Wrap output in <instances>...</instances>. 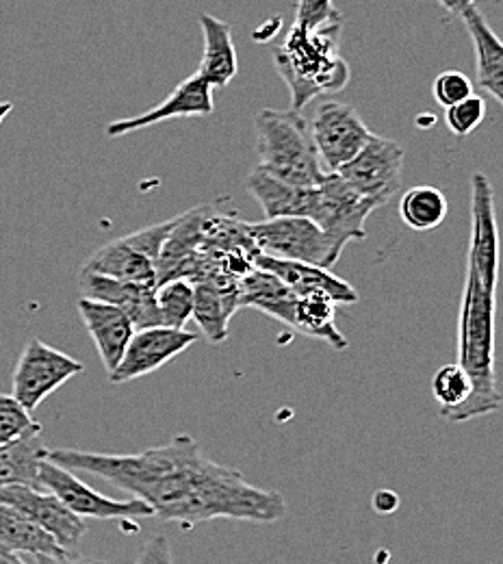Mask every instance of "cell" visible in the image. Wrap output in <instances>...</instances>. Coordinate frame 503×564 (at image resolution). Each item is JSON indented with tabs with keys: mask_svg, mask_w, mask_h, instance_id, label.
<instances>
[{
	"mask_svg": "<svg viewBox=\"0 0 503 564\" xmlns=\"http://www.w3.org/2000/svg\"><path fill=\"white\" fill-rule=\"evenodd\" d=\"M46 458L135 495L154 510V517L178 523L185 532L214 519L274 523L287 512L283 495L263 491L241 471L217 465L189 434L140 454L48 449Z\"/></svg>",
	"mask_w": 503,
	"mask_h": 564,
	"instance_id": "6da1fadb",
	"label": "cell"
},
{
	"mask_svg": "<svg viewBox=\"0 0 503 564\" xmlns=\"http://www.w3.org/2000/svg\"><path fill=\"white\" fill-rule=\"evenodd\" d=\"M495 291L467 265L458 319V365L471 380V398L447 422L462 423L491 415L503 404L495 378Z\"/></svg>",
	"mask_w": 503,
	"mask_h": 564,
	"instance_id": "7a4b0ae2",
	"label": "cell"
},
{
	"mask_svg": "<svg viewBox=\"0 0 503 564\" xmlns=\"http://www.w3.org/2000/svg\"><path fill=\"white\" fill-rule=\"evenodd\" d=\"M341 26L308 31L293 24L274 48L276 70L291 91V109L302 111L313 98L341 91L350 83V68L339 51Z\"/></svg>",
	"mask_w": 503,
	"mask_h": 564,
	"instance_id": "3957f363",
	"label": "cell"
},
{
	"mask_svg": "<svg viewBox=\"0 0 503 564\" xmlns=\"http://www.w3.org/2000/svg\"><path fill=\"white\" fill-rule=\"evenodd\" d=\"M256 152L263 172L297 187H319L328 172L321 165L317 148L302 111L263 109L254 118Z\"/></svg>",
	"mask_w": 503,
	"mask_h": 564,
	"instance_id": "277c9868",
	"label": "cell"
},
{
	"mask_svg": "<svg viewBox=\"0 0 503 564\" xmlns=\"http://www.w3.org/2000/svg\"><path fill=\"white\" fill-rule=\"evenodd\" d=\"M174 221L176 217L145 226L142 230L105 243L85 261L80 272L156 286L158 254L167 235L174 228Z\"/></svg>",
	"mask_w": 503,
	"mask_h": 564,
	"instance_id": "5b68a950",
	"label": "cell"
},
{
	"mask_svg": "<svg viewBox=\"0 0 503 564\" xmlns=\"http://www.w3.org/2000/svg\"><path fill=\"white\" fill-rule=\"evenodd\" d=\"M259 254L332 268L339 254L326 232L308 217H274L248 224Z\"/></svg>",
	"mask_w": 503,
	"mask_h": 564,
	"instance_id": "8992f818",
	"label": "cell"
},
{
	"mask_svg": "<svg viewBox=\"0 0 503 564\" xmlns=\"http://www.w3.org/2000/svg\"><path fill=\"white\" fill-rule=\"evenodd\" d=\"M83 371V362L57 348H51L42 339H31L18 356L11 395L33 413L40 404L62 389L74 376Z\"/></svg>",
	"mask_w": 503,
	"mask_h": 564,
	"instance_id": "52a82bcc",
	"label": "cell"
},
{
	"mask_svg": "<svg viewBox=\"0 0 503 564\" xmlns=\"http://www.w3.org/2000/svg\"><path fill=\"white\" fill-rule=\"evenodd\" d=\"M404 172V148L397 141L371 135L337 174L362 198L384 207L397 192Z\"/></svg>",
	"mask_w": 503,
	"mask_h": 564,
	"instance_id": "ba28073f",
	"label": "cell"
},
{
	"mask_svg": "<svg viewBox=\"0 0 503 564\" xmlns=\"http://www.w3.org/2000/svg\"><path fill=\"white\" fill-rule=\"evenodd\" d=\"M308 131L328 174H337L373 135L354 107L330 98L315 107Z\"/></svg>",
	"mask_w": 503,
	"mask_h": 564,
	"instance_id": "9c48e42d",
	"label": "cell"
},
{
	"mask_svg": "<svg viewBox=\"0 0 503 564\" xmlns=\"http://www.w3.org/2000/svg\"><path fill=\"white\" fill-rule=\"evenodd\" d=\"M40 489L55 495L66 508H70L80 519H140L154 517V510L138 497L133 499H111L94 491L83 480H78L70 469L44 458L40 463Z\"/></svg>",
	"mask_w": 503,
	"mask_h": 564,
	"instance_id": "30bf717a",
	"label": "cell"
},
{
	"mask_svg": "<svg viewBox=\"0 0 503 564\" xmlns=\"http://www.w3.org/2000/svg\"><path fill=\"white\" fill-rule=\"evenodd\" d=\"M373 212L375 205L362 198L339 174H328L317 187V203L310 219L326 232L341 257L350 241L367 237L364 221Z\"/></svg>",
	"mask_w": 503,
	"mask_h": 564,
	"instance_id": "8fae6325",
	"label": "cell"
},
{
	"mask_svg": "<svg viewBox=\"0 0 503 564\" xmlns=\"http://www.w3.org/2000/svg\"><path fill=\"white\" fill-rule=\"evenodd\" d=\"M467 265L480 281L497 291L500 284V228L495 217V194L486 174L475 172L471 178V241Z\"/></svg>",
	"mask_w": 503,
	"mask_h": 564,
	"instance_id": "7c38bea8",
	"label": "cell"
},
{
	"mask_svg": "<svg viewBox=\"0 0 503 564\" xmlns=\"http://www.w3.org/2000/svg\"><path fill=\"white\" fill-rule=\"evenodd\" d=\"M0 501L18 508L42 530H46L62 550L74 552L85 536V519L76 517L57 497L33 487H0Z\"/></svg>",
	"mask_w": 503,
	"mask_h": 564,
	"instance_id": "4fadbf2b",
	"label": "cell"
},
{
	"mask_svg": "<svg viewBox=\"0 0 503 564\" xmlns=\"http://www.w3.org/2000/svg\"><path fill=\"white\" fill-rule=\"evenodd\" d=\"M198 341V337L189 330H174L165 326H154L138 330L122 356L120 365L109 380L113 384H124L147 373L161 369L165 362L174 360L178 354L185 352Z\"/></svg>",
	"mask_w": 503,
	"mask_h": 564,
	"instance_id": "5bb4252c",
	"label": "cell"
},
{
	"mask_svg": "<svg viewBox=\"0 0 503 564\" xmlns=\"http://www.w3.org/2000/svg\"><path fill=\"white\" fill-rule=\"evenodd\" d=\"M216 109L214 105V87L196 72L189 78H185L161 105L147 109L144 113L127 120L111 122L105 133L107 138H122L129 133H135L140 129H147L167 120L178 118H207Z\"/></svg>",
	"mask_w": 503,
	"mask_h": 564,
	"instance_id": "9a60e30c",
	"label": "cell"
},
{
	"mask_svg": "<svg viewBox=\"0 0 503 564\" xmlns=\"http://www.w3.org/2000/svg\"><path fill=\"white\" fill-rule=\"evenodd\" d=\"M76 311L96 344L107 373H113L138 333L133 322L122 308L91 297H80L76 302Z\"/></svg>",
	"mask_w": 503,
	"mask_h": 564,
	"instance_id": "2e32d148",
	"label": "cell"
},
{
	"mask_svg": "<svg viewBox=\"0 0 503 564\" xmlns=\"http://www.w3.org/2000/svg\"><path fill=\"white\" fill-rule=\"evenodd\" d=\"M252 265L256 270L270 272L276 279L287 284L295 295H324L335 304H357L359 293L350 282L339 279L328 268L297 263V261H283L265 254H254Z\"/></svg>",
	"mask_w": 503,
	"mask_h": 564,
	"instance_id": "e0dca14e",
	"label": "cell"
},
{
	"mask_svg": "<svg viewBox=\"0 0 503 564\" xmlns=\"http://www.w3.org/2000/svg\"><path fill=\"white\" fill-rule=\"evenodd\" d=\"M78 286L83 291V297L100 300L122 308L133 322L135 330L161 326V317L154 300L156 286L140 284V282L116 281V279H107L89 272L78 274Z\"/></svg>",
	"mask_w": 503,
	"mask_h": 564,
	"instance_id": "ac0fdd59",
	"label": "cell"
},
{
	"mask_svg": "<svg viewBox=\"0 0 503 564\" xmlns=\"http://www.w3.org/2000/svg\"><path fill=\"white\" fill-rule=\"evenodd\" d=\"M196 302L194 319L205 333L207 341L221 344L228 339V322L241 308L239 302V281L234 279H209L194 282Z\"/></svg>",
	"mask_w": 503,
	"mask_h": 564,
	"instance_id": "d6986e66",
	"label": "cell"
},
{
	"mask_svg": "<svg viewBox=\"0 0 503 564\" xmlns=\"http://www.w3.org/2000/svg\"><path fill=\"white\" fill-rule=\"evenodd\" d=\"M250 196L261 205L265 219L274 217H308L315 212L317 187H297L285 181H278L254 167L245 183Z\"/></svg>",
	"mask_w": 503,
	"mask_h": 564,
	"instance_id": "ffe728a7",
	"label": "cell"
},
{
	"mask_svg": "<svg viewBox=\"0 0 503 564\" xmlns=\"http://www.w3.org/2000/svg\"><path fill=\"white\" fill-rule=\"evenodd\" d=\"M0 550L13 554H29L33 558L66 561L70 554L57 545V541L31 521L18 508L0 501Z\"/></svg>",
	"mask_w": 503,
	"mask_h": 564,
	"instance_id": "44dd1931",
	"label": "cell"
},
{
	"mask_svg": "<svg viewBox=\"0 0 503 564\" xmlns=\"http://www.w3.org/2000/svg\"><path fill=\"white\" fill-rule=\"evenodd\" d=\"M460 18L475 46L478 85L503 107V42L475 4H471Z\"/></svg>",
	"mask_w": 503,
	"mask_h": 564,
	"instance_id": "7402d4cb",
	"label": "cell"
},
{
	"mask_svg": "<svg viewBox=\"0 0 503 564\" xmlns=\"http://www.w3.org/2000/svg\"><path fill=\"white\" fill-rule=\"evenodd\" d=\"M42 443V423H35L24 436L0 445V487L40 489V463L46 458Z\"/></svg>",
	"mask_w": 503,
	"mask_h": 564,
	"instance_id": "603a6c76",
	"label": "cell"
},
{
	"mask_svg": "<svg viewBox=\"0 0 503 564\" xmlns=\"http://www.w3.org/2000/svg\"><path fill=\"white\" fill-rule=\"evenodd\" d=\"M205 51L198 74L216 89L226 87L239 70L237 48L232 42V29L228 22L219 20L216 15L203 13L200 15Z\"/></svg>",
	"mask_w": 503,
	"mask_h": 564,
	"instance_id": "cb8c5ba5",
	"label": "cell"
},
{
	"mask_svg": "<svg viewBox=\"0 0 503 564\" xmlns=\"http://www.w3.org/2000/svg\"><path fill=\"white\" fill-rule=\"evenodd\" d=\"M295 291H291L285 282L276 279L270 272L252 268L241 281H239V302L241 306H252L285 326H293V315L297 306Z\"/></svg>",
	"mask_w": 503,
	"mask_h": 564,
	"instance_id": "d4e9b609",
	"label": "cell"
},
{
	"mask_svg": "<svg viewBox=\"0 0 503 564\" xmlns=\"http://www.w3.org/2000/svg\"><path fill=\"white\" fill-rule=\"evenodd\" d=\"M335 306L337 304L324 295H299L291 328L304 337L328 344L337 352H343L348 350V339L335 324Z\"/></svg>",
	"mask_w": 503,
	"mask_h": 564,
	"instance_id": "484cf974",
	"label": "cell"
},
{
	"mask_svg": "<svg viewBox=\"0 0 503 564\" xmlns=\"http://www.w3.org/2000/svg\"><path fill=\"white\" fill-rule=\"evenodd\" d=\"M447 213H449V205L445 194L430 185L413 187L400 198L402 221L417 232L438 228L445 221Z\"/></svg>",
	"mask_w": 503,
	"mask_h": 564,
	"instance_id": "4316f807",
	"label": "cell"
},
{
	"mask_svg": "<svg viewBox=\"0 0 503 564\" xmlns=\"http://www.w3.org/2000/svg\"><path fill=\"white\" fill-rule=\"evenodd\" d=\"M154 300L161 317V326L174 330H187V324L194 317L196 289L194 282L185 279L161 282L154 289Z\"/></svg>",
	"mask_w": 503,
	"mask_h": 564,
	"instance_id": "83f0119b",
	"label": "cell"
},
{
	"mask_svg": "<svg viewBox=\"0 0 503 564\" xmlns=\"http://www.w3.org/2000/svg\"><path fill=\"white\" fill-rule=\"evenodd\" d=\"M471 391H473L471 380L458 362L440 367L431 378V393L440 406L442 420H447L453 411H458L471 398Z\"/></svg>",
	"mask_w": 503,
	"mask_h": 564,
	"instance_id": "f1b7e54d",
	"label": "cell"
},
{
	"mask_svg": "<svg viewBox=\"0 0 503 564\" xmlns=\"http://www.w3.org/2000/svg\"><path fill=\"white\" fill-rule=\"evenodd\" d=\"M486 116V105L484 98L480 96H469L467 100L445 109V124L456 138H469Z\"/></svg>",
	"mask_w": 503,
	"mask_h": 564,
	"instance_id": "f546056e",
	"label": "cell"
},
{
	"mask_svg": "<svg viewBox=\"0 0 503 564\" xmlns=\"http://www.w3.org/2000/svg\"><path fill=\"white\" fill-rule=\"evenodd\" d=\"M293 24L308 31H319L343 24V15L335 7V0H297Z\"/></svg>",
	"mask_w": 503,
	"mask_h": 564,
	"instance_id": "4dcf8cb0",
	"label": "cell"
},
{
	"mask_svg": "<svg viewBox=\"0 0 503 564\" xmlns=\"http://www.w3.org/2000/svg\"><path fill=\"white\" fill-rule=\"evenodd\" d=\"M35 423L31 413L13 395L0 393V445L18 441Z\"/></svg>",
	"mask_w": 503,
	"mask_h": 564,
	"instance_id": "1f68e13d",
	"label": "cell"
},
{
	"mask_svg": "<svg viewBox=\"0 0 503 564\" xmlns=\"http://www.w3.org/2000/svg\"><path fill=\"white\" fill-rule=\"evenodd\" d=\"M431 94L436 98V102L445 109L467 100L469 96H473V83L464 72L447 70L440 72L434 78L431 85Z\"/></svg>",
	"mask_w": 503,
	"mask_h": 564,
	"instance_id": "d6a6232c",
	"label": "cell"
},
{
	"mask_svg": "<svg viewBox=\"0 0 503 564\" xmlns=\"http://www.w3.org/2000/svg\"><path fill=\"white\" fill-rule=\"evenodd\" d=\"M135 564H174V561H172V547H170L167 536L158 534V536L150 539L145 543L142 556L138 558Z\"/></svg>",
	"mask_w": 503,
	"mask_h": 564,
	"instance_id": "836d02e7",
	"label": "cell"
},
{
	"mask_svg": "<svg viewBox=\"0 0 503 564\" xmlns=\"http://www.w3.org/2000/svg\"><path fill=\"white\" fill-rule=\"evenodd\" d=\"M397 503H400L397 495L391 494V491H378L375 497H373V506H375V510L382 512V514L393 512V510L397 508Z\"/></svg>",
	"mask_w": 503,
	"mask_h": 564,
	"instance_id": "e575fe53",
	"label": "cell"
},
{
	"mask_svg": "<svg viewBox=\"0 0 503 564\" xmlns=\"http://www.w3.org/2000/svg\"><path fill=\"white\" fill-rule=\"evenodd\" d=\"M442 4L445 11H449L451 15H462L471 4H475V0H438Z\"/></svg>",
	"mask_w": 503,
	"mask_h": 564,
	"instance_id": "d590c367",
	"label": "cell"
},
{
	"mask_svg": "<svg viewBox=\"0 0 503 564\" xmlns=\"http://www.w3.org/2000/svg\"><path fill=\"white\" fill-rule=\"evenodd\" d=\"M0 564H29L24 558H20L18 554H13V552H4V550H0Z\"/></svg>",
	"mask_w": 503,
	"mask_h": 564,
	"instance_id": "8d00e7d4",
	"label": "cell"
}]
</instances>
